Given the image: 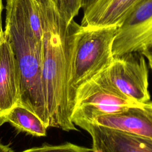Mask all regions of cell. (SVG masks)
<instances>
[{"label":"cell","instance_id":"cell-1","mask_svg":"<svg viewBox=\"0 0 152 152\" xmlns=\"http://www.w3.org/2000/svg\"><path fill=\"white\" fill-rule=\"evenodd\" d=\"M42 30V83L49 127L78 131L71 121L69 84L80 25L66 22L53 0H35Z\"/></svg>","mask_w":152,"mask_h":152},{"label":"cell","instance_id":"cell-2","mask_svg":"<svg viewBox=\"0 0 152 152\" xmlns=\"http://www.w3.org/2000/svg\"><path fill=\"white\" fill-rule=\"evenodd\" d=\"M119 27L80 24L76 36L69 84V99L72 113L78 88L106 69L112 62V47Z\"/></svg>","mask_w":152,"mask_h":152},{"label":"cell","instance_id":"cell-3","mask_svg":"<svg viewBox=\"0 0 152 152\" xmlns=\"http://www.w3.org/2000/svg\"><path fill=\"white\" fill-rule=\"evenodd\" d=\"M18 71V104L37 116L49 128L42 83V41L27 30L14 33L9 39Z\"/></svg>","mask_w":152,"mask_h":152},{"label":"cell","instance_id":"cell-4","mask_svg":"<svg viewBox=\"0 0 152 152\" xmlns=\"http://www.w3.org/2000/svg\"><path fill=\"white\" fill-rule=\"evenodd\" d=\"M140 104L122 93L110 81L105 69L77 90L71 121L75 126L81 122H92L99 116Z\"/></svg>","mask_w":152,"mask_h":152},{"label":"cell","instance_id":"cell-5","mask_svg":"<svg viewBox=\"0 0 152 152\" xmlns=\"http://www.w3.org/2000/svg\"><path fill=\"white\" fill-rule=\"evenodd\" d=\"M106 71L112 84L129 99L138 103L150 100L148 69L141 53L133 52L114 56Z\"/></svg>","mask_w":152,"mask_h":152},{"label":"cell","instance_id":"cell-6","mask_svg":"<svg viewBox=\"0 0 152 152\" xmlns=\"http://www.w3.org/2000/svg\"><path fill=\"white\" fill-rule=\"evenodd\" d=\"M152 47V0H144L119 26L112 47L113 56L142 53Z\"/></svg>","mask_w":152,"mask_h":152},{"label":"cell","instance_id":"cell-7","mask_svg":"<svg viewBox=\"0 0 152 152\" xmlns=\"http://www.w3.org/2000/svg\"><path fill=\"white\" fill-rule=\"evenodd\" d=\"M77 126L90 135L93 152H152L151 139L92 122H81Z\"/></svg>","mask_w":152,"mask_h":152},{"label":"cell","instance_id":"cell-8","mask_svg":"<svg viewBox=\"0 0 152 152\" xmlns=\"http://www.w3.org/2000/svg\"><path fill=\"white\" fill-rule=\"evenodd\" d=\"M92 123L152 140V100L99 116Z\"/></svg>","mask_w":152,"mask_h":152},{"label":"cell","instance_id":"cell-9","mask_svg":"<svg viewBox=\"0 0 152 152\" xmlns=\"http://www.w3.org/2000/svg\"><path fill=\"white\" fill-rule=\"evenodd\" d=\"M19 86L15 59L4 32L0 35V117L18 103Z\"/></svg>","mask_w":152,"mask_h":152},{"label":"cell","instance_id":"cell-10","mask_svg":"<svg viewBox=\"0 0 152 152\" xmlns=\"http://www.w3.org/2000/svg\"><path fill=\"white\" fill-rule=\"evenodd\" d=\"M144 0H97L84 11L81 25L102 27L120 26Z\"/></svg>","mask_w":152,"mask_h":152},{"label":"cell","instance_id":"cell-11","mask_svg":"<svg viewBox=\"0 0 152 152\" xmlns=\"http://www.w3.org/2000/svg\"><path fill=\"white\" fill-rule=\"evenodd\" d=\"M10 123L19 132L37 137L46 135L48 128L34 113L24 106L17 104L0 117V125Z\"/></svg>","mask_w":152,"mask_h":152},{"label":"cell","instance_id":"cell-12","mask_svg":"<svg viewBox=\"0 0 152 152\" xmlns=\"http://www.w3.org/2000/svg\"><path fill=\"white\" fill-rule=\"evenodd\" d=\"M21 152H93L92 148L76 145L71 142L52 145H44L39 147L29 148Z\"/></svg>","mask_w":152,"mask_h":152},{"label":"cell","instance_id":"cell-13","mask_svg":"<svg viewBox=\"0 0 152 152\" xmlns=\"http://www.w3.org/2000/svg\"><path fill=\"white\" fill-rule=\"evenodd\" d=\"M54 4L65 20L69 23L76 17L81 8V0H53Z\"/></svg>","mask_w":152,"mask_h":152},{"label":"cell","instance_id":"cell-14","mask_svg":"<svg viewBox=\"0 0 152 152\" xmlns=\"http://www.w3.org/2000/svg\"><path fill=\"white\" fill-rule=\"evenodd\" d=\"M144 57L147 58L149 66L152 71V47L148 50H146L141 53Z\"/></svg>","mask_w":152,"mask_h":152},{"label":"cell","instance_id":"cell-15","mask_svg":"<svg viewBox=\"0 0 152 152\" xmlns=\"http://www.w3.org/2000/svg\"><path fill=\"white\" fill-rule=\"evenodd\" d=\"M97 0H81V6L83 11L86 10L92 5H93Z\"/></svg>","mask_w":152,"mask_h":152},{"label":"cell","instance_id":"cell-16","mask_svg":"<svg viewBox=\"0 0 152 152\" xmlns=\"http://www.w3.org/2000/svg\"><path fill=\"white\" fill-rule=\"evenodd\" d=\"M0 152H14L13 150L7 145L0 143Z\"/></svg>","mask_w":152,"mask_h":152},{"label":"cell","instance_id":"cell-17","mask_svg":"<svg viewBox=\"0 0 152 152\" xmlns=\"http://www.w3.org/2000/svg\"><path fill=\"white\" fill-rule=\"evenodd\" d=\"M3 8H4V6L2 4V0H0V35L4 31L2 29V12Z\"/></svg>","mask_w":152,"mask_h":152}]
</instances>
